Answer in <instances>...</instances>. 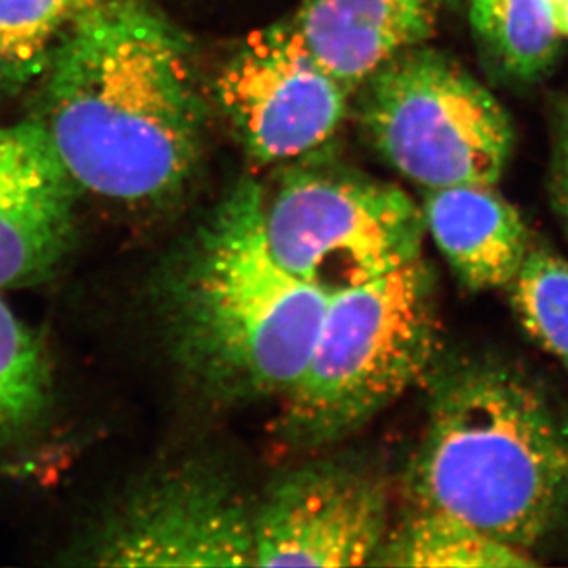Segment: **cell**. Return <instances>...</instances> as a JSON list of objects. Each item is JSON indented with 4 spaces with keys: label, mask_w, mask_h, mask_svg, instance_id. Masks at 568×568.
<instances>
[{
    "label": "cell",
    "mask_w": 568,
    "mask_h": 568,
    "mask_svg": "<svg viewBox=\"0 0 568 568\" xmlns=\"http://www.w3.org/2000/svg\"><path fill=\"white\" fill-rule=\"evenodd\" d=\"M44 131L75 189L161 209L201 156V105L183 38L140 0H91L50 63Z\"/></svg>",
    "instance_id": "6da1fadb"
},
{
    "label": "cell",
    "mask_w": 568,
    "mask_h": 568,
    "mask_svg": "<svg viewBox=\"0 0 568 568\" xmlns=\"http://www.w3.org/2000/svg\"><path fill=\"white\" fill-rule=\"evenodd\" d=\"M408 466L413 508L442 511L530 554L568 517V413L523 366L471 355L430 368Z\"/></svg>",
    "instance_id": "7a4b0ae2"
},
{
    "label": "cell",
    "mask_w": 568,
    "mask_h": 568,
    "mask_svg": "<svg viewBox=\"0 0 568 568\" xmlns=\"http://www.w3.org/2000/svg\"><path fill=\"white\" fill-rule=\"evenodd\" d=\"M262 209V184L237 183L156 282L173 357L223 399H282L306 366L329 296L280 265Z\"/></svg>",
    "instance_id": "3957f363"
},
{
    "label": "cell",
    "mask_w": 568,
    "mask_h": 568,
    "mask_svg": "<svg viewBox=\"0 0 568 568\" xmlns=\"http://www.w3.org/2000/svg\"><path fill=\"white\" fill-rule=\"evenodd\" d=\"M438 354L435 282L424 256L327 296L312 354L282 397L291 444H335L368 424Z\"/></svg>",
    "instance_id": "277c9868"
},
{
    "label": "cell",
    "mask_w": 568,
    "mask_h": 568,
    "mask_svg": "<svg viewBox=\"0 0 568 568\" xmlns=\"http://www.w3.org/2000/svg\"><path fill=\"white\" fill-rule=\"evenodd\" d=\"M363 87L361 124L403 178L424 190L499 183L514 148L511 122L456 61L414 47Z\"/></svg>",
    "instance_id": "5b68a950"
},
{
    "label": "cell",
    "mask_w": 568,
    "mask_h": 568,
    "mask_svg": "<svg viewBox=\"0 0 568 568\" xmlns=\"http://www.w3.org/2000/svg\"><path fill=\"white\" fill-rule=\"evenodd\" d=\"M268 248L296 278L333 295L424 256L422 206L394 184L296 164L263 189Z\"/></svg>",
    "instance_id": "8992f818"
},
{
    "label": "cell",
    "mask_w": 568,
    "mask_h": 568,
    "mask_svg": "<svg viewBox=\"0 0 568 568\" xmlns=\"http://www.w3.org/2000/svg\"><path fill=\"white\" fill-rule=\"evenodd\" d=\"M83 554L100 567H253L254 509L214 473H164L114 509Z\"/></svg>",
    "instance_id": "52a82bcc"
},
{
    "label": "cell",
    "mask_w": 568,
    "mask_h": 568,
    "mask_svg": "<svg viewBox=\"0 0 568 568\" xmlns=\"http://www.w3.org/2000/svg\"><path fill=\"white\" fill-rule=\"evenodd\" d=\"M220 98L248 156L278 164L337 133L352 92L316 63L293 24L248 36L221 74Z\"/></svg>",
    "instance_id": "ba28073f"
},
{
    "label": "cell",
    "mask_w": 568,
    "mask_h": 568,
    "mask_svg": "<svg viewBox=\"0 0 568 568\" xmlns=\"http://www.w3.org/2000/svg\"><path fill=\"white\" fill-rule=\"evenodd\" d=\"M388 491L349 462L298 467L254 509L253 567L374 565L390 531Z\"/></svg>",
    "instance_id": "9c48e42d"
},
{
    "label": "cell",
    "mask_w": 568,
    "mask_h": 568,
    "mask_svg": "<svg viewBox=\"0 0 568 568\" xmlns=\"http://www.w3.org/2000/svg\"><path fill=\"white\" fill-rule=\"evenodd\" d=\"M75 236V184L39 120L0 122V290L38 284Z\"/></svg>",
    "instance_id": "30bf717a"
},
{
    "label": "cell",
    "mask_w": 568,
    "mask_h": 568,
    "mask_svg": "<svg viewBox=\"0 0 568 568\" xmlns=\"http://www.w3.org/2000/svg\"><path fill=\"white\" fill-rule=\"evenodd\" d=\"M429 0H302L291 21L316 63L349 92L429 38Z\"/></svg>",
    "instance_id": "8fae6325"
},
{
    "label": "cell",
    "mask_w": 568,
    "mask_h": 568,
    "mask_svg": "<svg viewBox=\"0 0 568 568\" xmlns=\"http://www.w3.org/2000/svg\"><path fill=\"white\" fill-rule=\"evenodd\" d=\"M422 215L425 234L471 291L506 290L534 242L497 184L425 190Z\"/></svg>",
    "instance_id": "7c38bea8"
},
{
    "label": "cell",
    "mask_w": 568,
    "mask_h": 568,
    "mask_svg": "<svg viewBox=\"0 0 568 568\" xmlns=\"http://www.w3.org/2000/svg\"><path fill=\"white\" fill-rule=\"evenodd\" d=\"M536 559L473 528L464 520L413 508L392 526L372 567L506 568L531 567Z\"/></svg>",
    "instance_id": "4fadbf2b"
},
{
    "label": "cell",
    "mask_w": 568,
    "mask_h": 568,
    "mask_svg": "<svg viewBox=\"0 0 568 568\" xmlns=\"http://www.w3.org/2000/svg\"><path fill=\"white\" fill-rule=\"evenodd\" d=\"M473 32L500 74L531 81L556 60L561 33L548 0H473Z\"/></svg>",
    "instance_id": "5bb4252c"
},
{
    "label": "cell",
    "mask_w": 568,
    "mask_h": 568,
    "mask_svg": "<svg viewBox=\"0 0 568 568\" xmlns=\"http://www.w3.org/2000/svg\"><path fill=\"white\" fill-rule=\"evenodd\" d=\"M52 397L49 349L0 296V447L38 429Z\"/></svg>",
    "instance_id": "9a60e30c"
},
{
    "label": "cell",
    "mask_w": 568,
    "mask_h": 568,
    "mask_svg": "<svg viewBox=\"0 0 568 568\" xmlns=\"http://www.w3.org/2000/svg\"><path fill=\"white\" fill-rule=\"evenodd\" d=\"M520 326L568 372V260L534 240L519 273L506 287Z\"/></svg>",
    "instance_id": "2e32d148"
},
{
    "label": "cell",
    "mask_w": 568,
    "mask_h": 568,
    "mask_svg": "<svg viewBox=\"0 0 568 568\" xmlns=\"http://www.w3.org/2000/svg\"><path fill=\"white\" fill-rule=\"evenodd\" d=\"M91 0H0V83L21 85L54 60Z\"/></svg>",
    "instance_id": "e0dca14e"
},
{
    "label": "cell",
    "mask_w": 568,
    "mask_h": 568,
    "mask_svg": "<svg viewBox=\"0 0 568 568\" xmlns=\"http://www.w3.org/2000/svg\"><path fill=\"white\" fill-rule=\"evenodd\" d=\"M548 192L554 214L568 236V98L554 100L550 111Z\"/></svg>",
    "instance_id": "ac0fdd59"
},
{
    "label": "cell",
    "mask_w": 568,
    "mask_h": 568,
    "mask_svg": "<svg viewBox=\"0 0 568 568\" xmlns=\"http://www.w3.org/2000/svg\"><path fill=\"white\" fill-rule=\"evenodd\" d=\"M554 21L558 27V32L561 33V38H568V0L556 6L552 10Z\"/></svg>",
    "instance_id": "d6986e66"
},
{
    "label": "cell",
    "mask_w": 568,
    "mask_h": 568,
    "mask_svg": "<svg viewBox=\"0 0 568 568\" xmlns=\"http://www.w3.org/2000/svg\"><path fill=\"white\" fill-rule=\"evenodd\" d=\"M430 4H447V2H455V0H429Z\"/></svg>",
    "instance_id": "ffe728a7"
},
{
    "label": "cell",
    "mask_w": 568,
    "mask_h": 568,
    "mask_svg": "<svg viewBox=\"0 0 568 568\" xmlns=\"http://www.w3.org/2000/svg\"><path fill=\"white\" fill-rule=\"evenodd\" d=\"M548 2H550V8H556V6H559L561 4V2H565V0H548Z\"/></svg>",
    "instance_id": "44dd1931"
}]
</instances>
